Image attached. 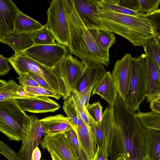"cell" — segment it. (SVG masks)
<instances>
[{"instance_id":"6da1fadb","label":"cell","mask_w":160,"mask_h":160,"mask_svg":"<svg viewBox=\"0 0 160 160\" xmlns=\"http://www.w3.org/2000/svg\"><path fill=\"white\" fill-rule=\"evenodd\" d=\"M113 113L116 133L112 160H115L122 153L126 160H142L146 156V129L136 113L118 95Z\"/></svg>"},{"instance_id":"7a4b0ae2","label":"cell","mask_w":160,"mask_h":160,"mask_svg":"<svg viewBox=\"0 0 160 160\" xmlns=\"http://www.w3.org/2000/svg\"><path fill=\"white\" fill-rule=\"evenodd\" d=\"M64 2L69 32L68 48L70 53L82 61L98 62L108 66L109 53L101 50L97 44L76 11L72 0Z\"/></svg>"},{"instance_id":"3957f363","label":"cell","mask_w":160,"mask_h":160,"mask_svg":"<svg viewBox=\"0 0 160 160\" xmlns=\"http://www.w3.org/2000/svg\"><path fill=\"white\" fill-rule=\"evenodd\" d=\"M98 8L96 13L98 19L110 31L126 38L133 46H143L154 36L145 16L136 17Z\"/></svg>"},{"instance_id":"277c9868","label":"cell","mask_w":160,"mask_h":160,"mask_svg":"<svg viewBox=\"0 0 160 160\" xmlns=\"http://www.w3.org/2000/svg\"><path fill=\"white\" fill-rule=\"evenodd\" d=\"M29 119L15 99L0 102V131L10 140L21 141Z\"/></svg>"},{"instance_id":"5b68a950","label":"cell","mask_w":160,"mask_h":160,"mask_svg":"<svg viewBox=\"0 0 160 160\" xmlns=\"http://www.w3.org/2000/svg\"><path fill=\"white\" fill-rule=\"evenodd\" d=\"M131 73L128 93L123 101L127 106L135 112L146 98L147 56L145 54L132 58Z\"/></svg>"},{"instance_id":"8992f818","label":"cell","mask_w":160,"mask_h":160,"mask_svg":"<svg viewBox=\"0 0 160 160\" xmlns=\"http://www.w3.org/2000/svg\"><path fill=\"white\" fill-rule=\"evenodd\" d=\"M84 61L68 53L65 58L52 69L58 81L64 100L74 91L85 68Z\"/></svg>"},{"instance_id":"52a82bcc","label":"cell","mask_w":160,"mask_h":160,"mask_svg":"<svg viewBox=\"0 0 160 160\" xmlns=\"http://www.w3.org/2000/svg\"><path fill=\"white\" fill-rule=\"evenodd\" d=\"M113 108L109 106L104 110L99 125L91 127L97 145V151L101 153L106 160L109 157L112 160L116 133Z\"/></svg>"},{"instance_id":"ba28073f","label":"cell","mask_w":160,"mask_h":160,"mask_svg":"<svg viewBox=\"0 0 160 160\" xmlns=\"http://www.w3.org/2000/svg\"><path fill=\"white\" fill-rule=\"evenodd\" d=\"M9 62L19 76L29 72L35 73L44 79L55 93L61 95L57 79L52 69L43 66L23 52L14 53L9 58Z\"/></svg>"},{"instance_id":"9c48e42d","label":"cell","mask_w":160,"mask_h":160,"mask_svg":"<svg viewBox=\"0 0 160 160\" xmlns=\"http://www.w3.org/2000/svg\"><path fill=\"white\" fill-rule=\"evenodd\" d=\"M47 13L46 24L55 36L58 43L68 47L69 32L64 0L52 1Z\"/></svg>"},{"instance_id":"30bf717a","label":"cell","mask_w":160,"mask_h":160,"mask_svg":"<svg viewBox=\"0 0 160 160\" xmlns=\"http://www.w3.org/2000/svg\"><path fill=\"white\" fill-rule=\"evenodd\" d=\"M23 53L43 66L52 69L63 60L68 54L67 47L54 44L34 45Z\"/></svg>"},{"instance_id":"8fae6325","label":"cell","mask_w":160,"mask_h":160,"mask_svg":"<svg viewBox=\"0 0 160 160\" xmlns=\"http://www.w3.org/2000/svg\"><path fill=\"white\" fill-rule=\"evenodd\" d=\"M43 134L40 120L34 115L30 116L28 125L23 131L22 145L18 153L20 160H31L33 151L41 143Z\"/></svg>"},{"instance_id":"7c38bea8","label":"cell","mask_w":160,"mask_h":160,"mask_svg":"<svg viewBox=\"0 0 160 160\" xmlns=\"http://www.w3.org/2000/svg\"><path fill=\"white\" fill-rule=\"evenodd\" d=\"M41 146L50 154L54 153L61 160H78V157L65 133L44 135Z\"/></svg>"},{"instance_id":"4fadbf2b","label":"cell","mask_w":160,"mask_h":160,"mask_svg":"<svg viewBox=\"0 0 160 160\" xmlns=\"http://www.w3.org/2000/svg\"><path fill=\"white\" fill-rule=\"evenodd\" d=\"M132 58L130 53H125L121 59L116 62L111 74L118 96L123 101L124 100L129 89Z\"/></svg>"},{"instance_id":"5bb4252c","label":"cell","mask_w":160,"mask_h":160,"mask_svg":"<svg viewBox=\"0 0 160 160\" xmlns=\"http://www.w3.org/2000/svg\"><path fill=\"white\" fill-rule=\"evenodd\" d=\"M74 7L88 29L109 31L98 19L97 0H72Z\"/></svg>"},{"instance_id":"9a60e30c","label":"cell","mask_w":160,"mask_h":160,"mask_svg":"<svg viewBox=\"0 0 160 160\" xmlns=\"http://www.w3.org/2000/svg\"><path fill=\"white\" fill-rule=\"evenodd\" d=\"M84 62L86 66L84 71L75 90L72 91L77 95L88 87H92L93 90L107 72L104 65L101 63L90 61Z\"/></svg>"},{"instance_id":"2e32d148","label":"cell","mask_w":160,"mask_h":160,"mask_svg":"<svg viewBox=\"0 0 160 160\" xmlns=\"http://www.w3.org/2000/svg\"><path fill=\"white\" fill-rule=\"evenodd\" d=\"M15 100L24 111L33 113L53 112L60 108L58 103L47 96H38Z\"/></svg>"},{"instance_id":"e0dca14e","label":"cell","mask_w":160,"mask_h":160,"mask_svg":"<svg viewBox=\"0 0 160 160\" xmlns=\"http://www.w3.org/2000/svg\"><path fill=\"white\" fill-rule=\"evenodd\" d=\"M20 11L12 0H0V38L14 31L15 20Z\"/></svg>"},{"instance_id":"ac0fdd59","label":"cell","mask_w":160,"mask_h":160,"mask_svg":"<svg viewBox=\"0 0 160 160\" xmlns=\"http://www.w3.org/2000/svg\"><path fill=\"white\" fill-rule=\"evenodd\" d=\"M146 56V98L150 103L160 96V68L154 60Z\"/></svg>"},{"instance_id":"d6986e66","label":"cell","mask_w":160,"mask_h":160,"mask_svg":"<svg viewBox=\"0 0 160 160\" xmlns=\"http://www.w3.org/2000/svg\"><path fill=\"white\" fill-rule=\"evenodd\" d=\"M97 94L104 99L111 107H113L118 97L117 88L109 71L106 73L92 90V96Z\"/></svg>"},{"instance_id":"ffe728a7","label":"cell","mask_w":160,"mask_h":160,"mask_svg":"<svg viewBox=\"0 0 160 160\" xmlns=\"http://www.w3.org/2000/svg\"><path fill=\"white\" fill-rule=\"evenodd\" d=\"M40 121L45 135L64 133L73 129L70 119L61 114L47 117Z\"/></svg>"},{"instance_id":"44dd1931","label":"cell","mask_w":160,"mask_h":160,"mask_svg":"<svg viewBox=\"0 0 160 160\" xmlns=\"http://www.w3.org/2000/svg\"><path fill=\"white\" fill-rule=\"evenodd\" d=\"M79 144L84 150L88 160H96L97 145L92 131L83 122L78 127L76 132Z\"/></svg>"},{"instance_id":"7402d4cb","label":"cell","mask_w":160,"mask_h":160,"mask_svg":"<svg viewBox=\"0 0 160 160\" xmlns=\"http://www.w3.org/2000/svg\"><path fill=\"white\" fill-rule=\"evenodd\" d=\"M0 42L11 47L16 53L23 52L34 45L28 34L15 31L9 35L0 38Z\"/></svg>"},{"instance_id":"603a6c76","label":"cell","mask_w":160,"mask_h":160,"mask_svg":"<svg viewBox=\"0 0 160 160\" xmlns=\"http://www.w3.org/2000/svg\"><path fill=\"white\" fill-rule=\"evenodd\" d=\"M27 94L25 87L18 85L13 80L7 82L0 79V102L24 98L26 97Z\"/></svg>"},{"instance_id":"cb8c5ba5","label":"cell","mask_w":160,"mask_h":160,"mask_svg":"<svg viewBox=\"0 0 160 160\" xmlns=\"http://www.w3.org/2000/svg\"><path fill=\"white\" fill-rule=\"evenodd\" d=\"M145 129L146 155L152 160H160V130Z\"/></svg>"},{"instance_id":"d4e9b609","label":"cell","mask_w":160,"mask_h":160,"mask_svg":"<svg viewBox=\"0 0 160 160\" xmlns=\"http://www.w3.org/2000/svg\"><path fill=\"white\" fill-rule=\"evenodd\" d=\"M43 27L38 22L20 11L17 15L14 25L15 31L29 34Z\"/></svg>"},{"instance_id":"484cf974","label":"cell","mask_w":160,"mask_h":160,"mask_svg":"<svg viewBox=\"0 0 160 160\" xmlns=\"http://www.w3.org/2000/svg\"><path fill=\"white\" fill-rule=\"evenodd\" d=\"M99 48L102 51L109 52L110 48L116 41L113 32L98 29H88Z\"/></svg>"},{"instance_id":"4316f807","label":"cell","mask_w":160,"mask_h":160,"mask_svg":"<svg viewBox=\"0 0 160 160\" xmlns=\"http://www.w3.org/2000/svg\"><path fill=\"white\" fill-rule=\"evenodd\" d=\"M31 38L34 45L54 44L56 38L46 24L41 28L28 34Z\"/></svg>"},{"instance_id":"83f0119b","label":"cell","mask_w":160,"mask_h":160,"mask_svg":"<svg viewBox=\"0 0 160 160\" xmlns=\"http://www.w3.org/2000/svg\"><path fill=\"white\" fill-rule=\"evenodd\" d=\"M136 115L145 129L160 130V113L153 111L144 112L138 110Z\"/></svg>"},{"instance_id":"f1b7e54d","label":"cell","mask_w":160,"mask_h":160,"mask_svg":"<svg viewBox=\"0 0 160 160\" xmlns=\"http://www.w3.org/2000/svg\"><path fill=\"white\" fill-rule=\"evenodd\" d=\"M62 108L67 117L70 119L73 129L76 132L78 127L82 124V121L76 108L71 96L64 100Z\"/></svg>"},{"instance_id":"f546056e","label":"cell","mask_w":160,"mask_h":160,"mask_svg":"<svg viewBox=\"0 0 160 160\" xmlns=\"http://www.w3.org/2000/svg\"><path fill=\"white\" fill-rule=\"evenodd\" d=\"M97 2L98 7L102 10L136 17L144 16L135 12L113 3L110 0H97Z\"/></svg>"},{"instance_id":"4dcf8cb0","label":"cell","mask_w":160,"mask_h":160,"mask_svg":"<svg viewBox=\"0 0 160 160\" xmlns=\"http://www.w3.org/2000/svg\"><path fill=\"white\" fill-rule=\"evenodd\" d=\"M146 56L154 60L160 68V39L155 36L143 46Z\"/></svg>"},{"instance_id":"1f68e13d","label":"cell","mask_w":160,"mask_h":160,"mask_svg":"<svg viewBox=\"0 0 160 160\" xmlns=\"http://www.w3.org/2000/svg\"><path fill=\"white\" fill-rule=\"evenodd\" d=\"M71 96L80 118L85 124L89 128L98 125L90 116L87 108L83 107L80 104L77 97L74 92H71Z\"/></svg>"},{"instance_id":"d6a6232c","label":"cell","mask_w":160,"mask_h":160,"mask_svg":"<svg viewBox=\"0 0 160 160\" xmlns=\"http://www.w3.org/2000/svg\"><path fill=\"white\" fill-rule=\"evenodd\" d=\"M145 17L149 22L153 35L160 38V9Z\"/></svg>"},{"instance_id":"836d02e7","label":"cell","mask_w":160,"mask_h":160,"mask_svg":"<svg viewBox=\"0 0 160 160\" xmlns=\"http://www.w3.org/2000/svg\"><path fill=\"white\" fill-rule=\"evenodd\" d=\"M138 13L146 16L158 9L160 0H139Z\"/></svg>"},{"instance_id":"e575fe53","label":"cell","mask_w":160,"mask_h":160,"mask_svg":"<svg viewBox=\"0 0 160 160\" xmlns=\"http://www.w3.org/2000/svg\"><path fill=\"white\" fill-rule=\"evenodd\" d=\"M87 110L93 120L98 125L101 122L103 114L102 107L99 101L91 104H89L87 107Z\"/></svg>"},{"instance_id":"d590c367","label":"cell","mask_w":160,"mask_h":160,"mask_svg":"<svg viewBox=\"0 0 160 160\" xmlns=\"http://www.w3.org/2000/svg\"><path fill=\"white\" fill-rule=\"evenodd\" d=\"M26 90L29 93L37 96H44L53 98L56 99H60L62 96L52 91L40 87H25Z\"/></svg>"},{"instance_id":"8d00e7d4","label":"cell","mask_w":160,"mask_h":160,"mask_svg":"<svg viewBox=\"0 0 160 160\" xmlns=\"http://www.w3.org/2000/svg\"><path fill=\"white\" fill-rule=\"evenodd\" d=\"M110 1L113 3L137 13L139 10V0H110Z\"/></svg>"},{"instance_id":"74e56055","label":"cell","mask_w":160,"mask_h":160,"mask_svg":"<svg viewBox=\"0 0 160 160\" xmlns=\"http://www.w3.org/2000/svg\"><path fill=\"white\" fill-rule=\"evenodd\" d=\"M0 153L8 160H20L18 153L1 140L0 141Z\"/></svg>"},{"instance_id":"f35d334b","label":"cell","mask_w":160,"mask_h":160,"mask_svg":"<svg viewBox=\"0 0 160 160\" xmlns=\"http://www.w3.org/2000/svg\"><path fill=\"white\" fill-rule=\"evenodd\" d=\"M64 133L66 135L78 158L80 153V147L76 132L72 129L67 131Z\"/></svg>"},{"instance_id":"ab89813d","label":"cell","mask_w":160,"mask_h":160,"mask_svg":"<svg viewBox=\"0 0 160 160\" xmlns=\"http://www.w3.org/2000/svg\"><path fill=\"white\" fill-rule=\"evenodd\" d=\"M93 90L92 87L85 88L81 93L76 95L78 102L83 107H86L89 104V101L91 92Z\"/></svg>"},{"instance_id":"60d3db41","label":"cell","mask_w":160,"mask_h":160,"mask_svg":"<svg viewBox=\"0 0 160 160\" xmlns=\"http://www.w3.org/2000/svg\"><path fill=\"white\" fill-rule=\"evenodd\" d=\"M20 85L25 87H40L38 84L27 73L21 75L18 77Z\"/></svg>"},{"instance_id":"b9f144b4","label":"cell","mask_w":160,"mask_h":160,"mask_svg":"<svg viewBox=\"0 0 160 160\" xmlns=\"http://www.w3.org/2000/svg\"><path fill=\"white\" fill-rule=\"evenodd\" d=\"M27 73L38 84L40 87L54 92L49 85L42 77L31 72H29Z\"/></svg>"},{"instance_id":"7bdbcfd3","label":"cell","mask_w":160,"mask_h":160,"mask_svg":"<svg viewBox=\"0 0 160 160\" xmlns=\"http://www.w3.org/2000/svg\"><path fill=\"white\" fill-rule=\"evenodd\" d=\"M9 58L5 57L2 55H0V75L4 76L9 72L11 69L9 66Z\"/></svg>"},{"instance_id":"ee69618b","label":"cell","mask_w":160,"mask_h":160,"mask_svg":"<svg viewBox=\"0 0 160 160\" xmlns=\"http://www.w3.org/2000/svg\"><path fill=\"white\" fill-rule=\"evenodd\" d=\"M41 154L38 147L34 149L31 155V160H40Z\"/></svg>"},{"instance_id":"f6af8a7d","label":"cell","mask_w":160,"mask_h":160,"mask_svg":"<svg viewBox=\"0 0 160 160\" xmlns=\"http://www.w3.org/2000/svg\"><path fill=\"white\" fill-rule=\"evenodd\" d=\"M149 107L152 111L160 113V103L153 100L150 102Z\"/></svg>"},{"instance_id":"bcb514c9","label":"cell","mask_w":160,"mask_h":160,"mask_svg":"<svg viewBox=\"0 0 160 160\" xmlns=\"http://www.w3.org/2000/svg\"><path fill=\"white\" fill-rule=\"evenodd\" d=\"M80 153L79 157L78 160H88L85 152L80 145Z\"/></svg>"},{"instance_id":"7dc6e473","label":"cell","mask_w":160,"mask_h":160,"mask_svg":"<svg viewBox=\"0 0 160 160\" xmlns=\"http://www.w3.org/2000/svg\"><path fill=\"white\" fill-rule=\"evenodd\" d=\"M115 160H126V158L124 155L122 153L117 157Z\"/></svg>"},{"instance_id":"c3c4849f","label":"cell","mask_w":160,"mask_h":160,"mask_svg":"<svg viewBox=\"0 0 160 160\" xmlns=\"http://www.w3.org/2000/svg\"><path fill=\"white\" fill-rule=\"evenodd\" d=\"M50 154L52 160H61L55 153H51Z\"/></svg>"},{"instance_id":"681fc988","label":"cell","mask_w":160,"mask_h":160,"mask_svg":"<svg viewBox=\"0 0 160 160\" xmlns=\"http://www.w3.org/2000/svg\"><path fill=\"white\" fill-rule=\"evenodd\" d=\"M96 160H106L105 158L99 153L97 152Z\"/></svg>"},{"instance_id":"f907efd6","label":"cell","mask_w":160,"mask_h":160,"mask_svg":"<svg viewBox=\"0 0 160 160\" xmlns=\"http://www.w3.org/2000/svg\"><path fill=\"white\" fill-rule=\"evenodd\" d=\"M142 160H152V159L148 156L146 155Z\"/></svg>"},{"instance_id":"816d5d0a","label":"cell","mask_w":160,"mask_h":160,"mask_svg":"<svg viewBox=\"0 0 160 160\" xmlns=\"http://www.w3.org/2000/svg\"><path fill=\"white\" fill-rule=\"evenodd\" d=\"M154 100L160 103V96Z\"/></svg>"},{"instance_id":"f5cc1de1","label":"cell","mask_w":160,"mask_h":160,"mask_svg":"<svg viewBox=\"0 0 160 160\" xmlns=\"http://www.w3.org/2000/svg\"></svg>"},{"instance_id":"db71d44e","label":"cell","mask_w":160,"mask_h":160,"mask_svg":"<svg viewBox=\"0 0 160 160\" xmlns=\"http://www.w3.org/2000/svg\"></svg>"}]
</instances>
